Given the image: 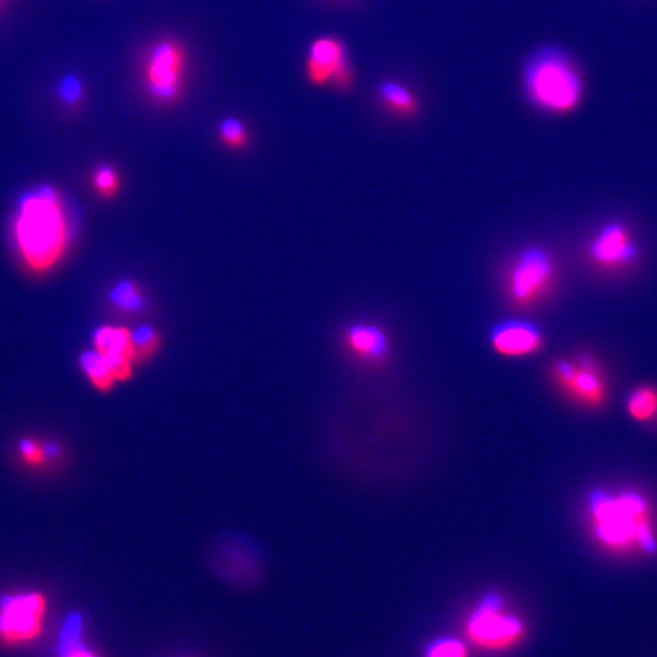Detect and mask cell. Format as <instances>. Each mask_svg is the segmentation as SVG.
Wrapping results in <instances>:
<instances>
[{
  "instance_id": "obj_1",
  "label": "cell",
  "mask_w": 657,
  "mask_h": 657,
  "mask_svg": "<svg viewBox=\"0 0 657 657\" xmlns=\"http://www.w3.org/2000/svg\"><path fill=\"white\" fill-rule=\"evenodd\" d=\"M520 89L528 106L539 113L571 115L586 97V77L571 51L560 44H542L525 57Z\"/></svg>"
},
{
  "instance_id": "obj_2",
  "label": "cell",
  "mask_w": 657,
  "mask_h": 657,
  "mask_svg": "<svg viewBox=\"0 0 657 657\" xmlns=\"http://www.w3.org/2000/svg\"><path fill=\"white\" fill-rule=\"evenodd\" d=\"M14 241L24 266L34 272L51 270L69 246L63 198L52 185L24 193L14 219Z\"/></svg>"
},
{
  "instance_id": "obj_3",
  "label": "cell",
  "mask_w": 657,
  "mask_h": 657,
  "mask_svg": "<svg viewBox=\"0 0 657 657\" xmlns=\"http://www.w3.org/2000/svg\"><path fill=\"white\" fill-rule=\"evenodd\" d=\"M594 532L605 547L615 551L655 553L657 549L650 508L636 494H594L590 498Z\"/></svg>"
},
{
  "instance_id": "obj_4",
  "label": "cell",
  "mask_w": 657,
  "mask_h": 657,
  "mask_svg": "<svg viewBox=\"0 0 657 657\" xmlns=\"http://www.w3.org/2000/svg\"><path fill=\"white\" fill-rule=\"evenodd\" d=\"M189 52L185 41L165 36L152 41L142 60V82L150 101L173 107L185 98Z\"/></svg>"
},
{
  "instance_id": "obj_5",
  "label": "cell",
  "mask_w": 657,
  "mask_h": 657,
  "mask_svg": "<svg viewBox=\"0 0 657 657\" xmlns=\"http://www.w3.org/2000/svg\"><path fill=\"white\" fill-rule=\"evenodd\" d=\"M556 282V260L547 248L525 247L508 267L506 295L516 308H532L547 299Z\"/></svg>"
},
{
  "instance_id": "obj_6",
  "label": "cell",
  "mask_w": 657,
  "mask_h": 657,
  "mask_svg": "<svg viewBox=\"0 0 657 657\" xmlns=\"http://www.w3.org/2000/svg\"><path fill=\"white\" fill-rule=\"evenodd\" d=\"M305 76L311 86H329L338 92L352 90L357 73L345 41L334 36L313 40L306 53Z\"/></svg>"
},
{
  "instance_id": "obj_7",
  "label": "cell",
  "mask_w": 657,
  "mask_h": 657,
  "mask_svg": "<svg viewBox=\"0 0 657 657\" xmlns=\"http://www.w3.org/2000/svg\"><path fill=\"white\" fill-rule=\"evenodd\" d=\"M466 631L478 647L498 651L515 646L525 627L520 619L507 614L498 595H489L467 619Z\"/></svg>"
},
{
  "instance_id": "obj_8",
  "label": "cell",
  "mask_w": 657,
  "mask_h": 657,
  "mask_svg": "<svg viewBox=\"0 0 657 657\" xmlns=\"http://www.w3.org/2000/svg\"><path fill=\"white\" fill-rule=\"evenodd\" d=\"M551 376L560 390L586 407H598L607 398V381L597 359L588 354L561 358L553 364Z\"/></svg>"
},
{
  "instance_id": "obj_9",
  "label": "cell",
  "mask_w": 657,
  "mask_h": 657,
  "mask_svg": "<svg viewBox=\"0 0 657 657\" xmlns=\"http://www.w3.org/2000/svg\"><path fill=\"white\" fill-rule=\"evenodd\" d=\"M47 615V598L39 593L8 595L0 601V638L10 644L36 639Z\"/></svg>"
},
{
  "instance_id": "obj_10",
  "label": "cell",
  "mask_w": 657,
  "mask_h": 657,
  "mask_svg": "<svg viewBox=\"0 0 657 657\" xmlns=\"http://www.w3.org/2000/svg\"><path fill=\"white\" fill-rule=\"evenodd\" d=\"M589 258L601 270H627L638 262L639 247L623 222L611 221L595 233L589 243Z\"/></svg>"
},
{
  "instance_id": "obj_11",
  "label": "cell",
  "mask_w": 657,
  "mask_h": 657,
  "mask_svg": "<svg viewBox=\"0 0 657 657\" xmlns=\"http://www.w3.org/2000/svg\"><path fill=\"white\" fill-rule=\"evenodd\" d=\"M545 337L539 326L527 320H508L496 325L490 332V346L507 358L530 357L542 350Z\"/></svg>"
},
{
  "instance_id": "obj_12",
  "label": "cell",
  "mask_w": 657,
  "mask_h": 657,
  "mask_svg": "<svg viewBox=\"0 0 657 657\" xmlns=\"http://www.w3.org/2000/svg\"><path fill=\"white\" fill-rule=\"evenodd\" d=\"M93 349L98 350L113 371L116 382L133 376L135 352L131 330L123 326H101L93 334Z\"/></svg>"
},
{
  "instance_id": "obj_13",
  "label": "cell",
  "mask_w": 657,
  "mask_h": 657,
  "mask_svg": "<svg viewBox=\"0 0 657 657\" xmlns=\"http://www.w3.org/2000/svg\"><path fill=\"white\" fill-rule=\"evenodd\" d=\"M345 342L355 357L374 366L386 362L390 357V340L379 326L369 323L349 326L345 332Z\"/></svg>"
},
{
  "instance_id": "obj_14",
  "label": "cell",
  "mask_w": 657,
  "mask_h": 657,
  "mask_svg": "<svg viewBox=\"0 0 657 657\" xmlns=\"http://www.w3.org/2000/svg\"><path fill=\"white\" fill-rule=\"evenodd\" d=\"M376 98L384 109L398 118L411 119L419 115V98L404 82L390 80V78L379 82L376 87Z\"/></svg>"
},
{
  "instance_id": "obj_15",
  "label": "cell",
  "mask_w": 657,
  "mask_h": 657,
  "mask_svg": "<svg viewBox=\"0 0 657 657\" xmlns=\"http://www.w3.org/2000/svg\"><path fill=\"white\" fill-rule=\"evenodd\" d=\"M109 303L116 312L133 317L147 311L148 300L138 282L123 279L110 288Z\"/></svg>"
},
{
  "instance_id": "obj_16",
  "label": "cell",
  "mask_w": 657,
  "mask_h": 657,
  "mask_svg": "<svg viewBox=\"0 0 657 657\" xmlns=\"http://www.w3.org/2000/svg\"><path fill=\"white\" fill-rule=\"evenodd\" d=\"M78 361H80L81 370L84 371V375L97 390L110 391L115 387L113 371L110 370L109 364L98 350H84Z\"/></svg>"
},
{
  "instance_id": "obj_17",
  "label": "cell",
  "mask_w": 657,
  "mask_h": 657,
  "mask_svg": "<svg viewBox=\"0 0 657 657\" xmlns=\"http://www.w3.org/2000/svg\"><path fill=\"white\" fill-rule=\"evenodd\" d=\"M627 411L636 421H650L657 417V388L640 386L627 398Z\"/></svg>"
},
{
  "instance_id": "obj_18",
  "label": "cell",
  "mask_w": 657,
  "mask_h": 657,
  "mask_svg": "<svg viewBox=\"0 0 657 657\" xmlns=\"http://www.w3.org/2000/svg\"><path fill=\"white\" fill-rule=\"evenodd\" d=\"M131 342H133L135 366H138L159 354L162 347V335L152 326L142 325L131 330Z\"/></svg>"
},
{
  "instance_id": "obj_19",
  "label": "cell",
  "mask_w": 657,
  "mask_h": 657,
  "mask_svg": "<svg viewBox=\"0 0 657 657\" xmlns=\"http://www.w3.org/2000/svg\"><path fill=\"white\" fill-rule=\"evenodd\" d=\"M218 136L221 143L231 150H242L250 143V133H248L246 122L235 116H229L219 122Z\"/></svg>"
},
{
  "instance_id": "obj_20",
  "label": "cell",
  "mask_w": 657,
  "mask_h": 657,
  "mask_svg": "<svg viewBox=\"0 0 657 657\" xmlns=\"http://www.w3.org/2000/svg\"><path fill=\"white\" fill-rule=\"evenodd\" d=\"M57 98L63 109L80 110L86 101V86L77 76H66L57 87Z\"/></svg>"
},
{
  "instance_id": "obj_21",
  "label": "cell",
  "mask_w": 657,
  "mask_h": 657,
  "mask_svg": "<svg viewBox=\"0 0 657 657\" xmlns=\"http://www.w3.org/2000/svg\"><path fill=\"white\" fill-rule=\"evenodd\" d=\"M18 450L22 460L31 466L44 465L49 458H56L61 454L60 446L53 444L43 445L39 440H34V438H23Z\"/></svg>"
},
{
  "instance_id": "obj_22",
  "label": "cell",
  "mask_w": 657,
  "mask_h": 657,
  "mask_svg": "<svg viewBox=\"0 0 657 657\" xmlns=\"http://www.w3.org/2000/svg\"><path fill=\"white\" fill-rule=\"evenodd\" d=\"M92 183L99 197L110 200L118 196L121 189V177L113 165L102 163L93 169Z\"/></svg>"
},
{
  "instance_id": "obj_23",
  "label": "cell",
  "mask_w": 657,
  "mask_h": 657,
  "mask_svg": "<svg viewBox=\"0 0 657 657\" xmlns=\"http://www.w3.org/2000/svg\"><path fill=\"white\" fill-rule=\"evenodd\" d=\"M425 657H467V650L458 639L441 638L429 644Z\"/></svg>"
},
{
  "instance_id": "obj_24",
  "label": "cell",
  "mask_w": 657,
  "mask_h": 657,
  "mask_svg": "<svg viewBox=\"0 0 657 657\" xmlns=\"http://www.w3.org/2000/svg\"><path fill=\"white\" fill-rule=\"evenodd\" d=\"M68 634V643H64L63 650H61V657H98L89 648L78 646L77 634H78V621L70 619L69 629L66 630Z\"/></svg>"
},
{
  "instance_id": "obj_25",
  "label": "cell",
  "mask_w": 657,
  "mask_h": 657,
  "mask_svg": "<svg viewBox=\"0 0 657 657\" xmlns=\"http://www.w3.org/2000/svg\"><path fill=\"white\" fill-rule=\"evenodd\" d=\"M8 0H0V11L3 10V8L7 7Z\"/></svg>"
}]
</instances>
